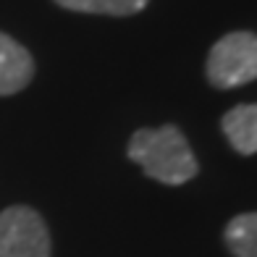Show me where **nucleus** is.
Segmentation results:
<instances>
[{
	"label": "nucleus",
	"mask_w": 257,
	"mask_h": 257,
	"mask_svg": "<svg viewBox=\"0 0 257 257\" xmlns=\"http://www.w3.org/2000/svg\"><path fill=\"white\" fill-rule=\"evenodd\" d=\"M132 163H137L158 184L181 186L200 171L194 153L179 126L163 123L158 128H137L126 147Z\"/></svg>",
	"instance_id": "obj_1"
},
{
	"label": "nucleus",
	"mask_w": 257,
	"mask_h": 257,
	"mask_svg": "<svg viewBox=\"0 0 257 257\" xmlns=\"http://www.w3.org/2000/svg\"><path fill=\"white\" fill-rule=\"evenodd\" d=\"M207 81L218 89L244 87L257 79V34L228 32L207 53Z\"/></svg>",
	"instance_id": "obj_2"
},
{
	"label": "nucleus",
	"mask_w": 257,
	"mask_h": 257,
	"mask_svg": "<svg viewBox=\"0 0 257 257\" xmlns=\"http://www.w3.org/2000/svg\"><path fill=\"white\" fill-rule=\"evenodd\" d=\"M0 257H50V231L29 205H11L0 213Z\"/></svg>",
	"instance_id": "obj_3"
},
{
	"label": "nucleus",
	"mask_w": 257,
	"mask_h": 257,
	"mask_svg": "<svg viewBox=\"0 0 257 257\" xmlns=\"http://www.w3.org/2000/svg\"><path fill=\"white\" fill-rule=\"evenodd\" d=\"M34 79V58L21 42L0 32V97L27 89Z\"/></svg>",
	"instance_id": "obj_4"
},
{
	"label": "nucleus",
	"mask_w": 257,
	"mask_h": 257,
	"mask_svg": "<svg viewBox=\"0 0 257 257\" xmlns=\"http://www.w3.org/2000/svg\"><path fill=\"white\" fill-rule=\"evenodd\" d=\"M220 126H223L226 139L239 155H254L257 153V102L231 108L223 115Z\"/></svg>",
	"instance_id": "obj_5"
},
{
	"label": "nucleus",
	"mask_w": 257,
	"mask_h": 257,
	"mask_svg": "<svg viewBox=\"0 0 257 257\" xmlns=\"http://www.w3.org/2000/svg\"><path fill=\"white\" fill-rule=\"evenodd\" d=\"M223 239L233 257H257V213H241L231 218Z\"/></svg>",
	"instance_id": "obj_6"
},
{
	"label": "nucleus",
	"mask_w": 257,
	"mask_h": 257,
	"mask_svg": "<svg viewBox=\"0 0 257 257\" xmlns=\"http://www.w3.org/2000/svg\"><path fill=\"white\" fill-rule=\"evenodd\" d=\"M61 8L74 14H95V16H134L145 11L150 0H55Z\"/></svg>",
	"instance_id": "obj_7"
}]
</instances>
